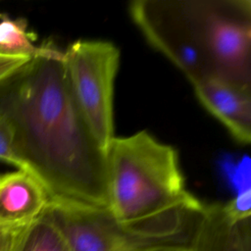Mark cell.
<instances>
[{
	"label": "cell",
	"instance_id": "30bf717a",
	"mask_svg": "<svg viewBox=\"0 0 251 251\" xmlns=\"http://www.w3.org/2000/svg\"><path fill=\"white\" fill-rule=\"evenodd\" d=\"M34 40L35 35L28 30L25 19H12L6 13H0V53L32 57L39 50V46L33 44Z\"/></svg>",
	"mask_w": 251,
	"mask_h": 251
},
{
	"label": "cell",
	"instance_id": "7a4b0ae2",
	"mask_svg": "<svg viewBox=\"0 0 251 251\" xmlns=\"http://www.w3.org/2000/svg\"><path fill=\"white\" fill-rule=\"evenodd\" d=\"M129 14L192 85L220 78L251 87L249 0H138Z\"/></svg>",
	"mask_w": 251,
	"mask_h": 251
},
{
	"label": "cell",
	"instance_id": "6da1fadb",
	"mask_svg": "<svg viewBox=\"0 0 251 251\" xmlns=\"http://www.w3.org/2000/svg\"><path fill=\"white\" fill-rule=\"evenodd\" d=\"M0 115L21 170L50 198L107 209V154L72 94L64 53L49 43L0 82Z\"/></svg>",
	"mask_w": 251,
	"mask_h": 251
},
{
	"label": "cell",
	"instance_id": "8992f818",
	"mask_svg": "<svg viewBox=\"0 0 251 251\" xmlns=\"http://www.w3.org/2000/svg\"><path fill=\"white\" fill-rule=\"evenodd\" d=\"M201 104L242 143L251 140V87L220 78H207L193 84Z\"/></svg>",
	"mask_w": 251,
	"mask_h": 251
},
{
	"label": "cell",
	"instance_id": "9c48e42d",
	"mask_svg": "<svg viewBox=\"0 0 251 251\" xmlns=\"http://www.w3.org/2000/svg\"><path fill=\"white\" fill-rule=\"evenodd\" d=\"M15 251H71L46 209L22 231Z\"/></svg>",
	"mask_w": 251,
	"mask_h": 251
},
{
	"label": "cell",
	"instance_id": "9a60e30c",
	"mask_svg": "<svg viewBox=\"0 0 251 251\" xmlns=\"http://www.w3.org/2000/svg\"><path fill=\"white\" fill-rule=\"evenodd\" d=\"M186 241L187 240H175L147 243L137 246L128 251H185Z\"/></svg>",
	"mask_w": 251,
	"mask_h": 251
},
{
	"label": "cell",
	"instance_id": "3957f363",
	"mask_svg": "<svg viewBox=\"0 0 251 251\" xmlns=\"http://www.w3.org/2000/svg\"><path fill=\"white\" fill-rule=\"evenodd\" d=\"M107 187L110 216L146 242L186 239L204 207L185 187L176 150L145 130L112 139Z\"/></svg>",
	"mask_w": 251,
	"mask_h": 251
},
{
	"label": "cell",
	"instance_id": "8fae6325",
	"mask_svg": "<svg viewBox=\"0 0 251 251\" xmlns=\"http://www.w3.org/2000/svg\"><path fill=\"white\" fill-rule=\"evenodd\" d=\"M226 215L233 222L251 218V188L247 187L237 192L228 202L223 204Z\"/></svg>",
	"mask_w": 251,
	"mask_h": 251
},
{
	"label": "cell",
	"instance_id": "4fadbf2b",
	"mask_svg": "<svg viewBox=\"0 0 251 251\" xmlns=\"http://www.w3.org/2000/svg\"><path fill=\"white\" fill-rule=\"evenodd\" d=\"M31 57L23 55H5L0 53V82L13 75Z\"/></svg>",
	"mask_w": 251,
	"mask_h": 251
},
{
	"label": "cell",
	"instance_id": "5bb4252c",
	"mask_svg": "<svg viewBox=\"0 0 251 251\" xmlns=\"http://www.w3.org/2000/svg\"><path fill=\"white\" fill-rule=\"evenodd\" d=\"M26 226H9L0 225V251H15L19 237Z\"/></svg>",
	"mask_w": 251,
	"mask_h": 251
},
{
	"label": "cell",
	"instance_id": "7c38bea8",
	"mask_svg": "<svg viewBox=\"0 0 251 251\" xmlns=\"http://www.w3.org/2000/svg\"><path fill=\"white\" fill-rule=\"evenodd\" d=\"M0 161L14 165L21 170V162L18 159L13 144V133L5 119L0 115Z\"/></svg>",
	"mask_w": 251,
	"mask_h": 251
},
{
	"label": "cell",
	"instance_id": "ba28073f",
	"mask_svg": "<svg viewBox=\"0 0 251 251\" xmlns=\"http://www.w3.org/2000/svg\"><path fill=\"white\" fill-rule=\"evenodd\" d=\"M50 197L42 184L23 170L0 174V225L26 226L46 209Z\"/></svg>",
	"mask_w": 251,
	"mask_h": 251
},
{
	"label": "cell",
	"instance_id": "5b68a950",
	"mask_svg": "<svg viewBox=\"0 0 251 251\" xmlns=\"http://www.w3.org/2000/svg\"><path fill=\"white\" fill-rule=\"evenodd\" d=\"M46 212L71 251H128L143 244L155 243L128 234L104 208L50 198Z\"/></svg>",
	"mask_w": 251,
	"mask_h": 251
},
{
	"label": "cell",
	"instance_id": "52a82bcc",
	"mask_svg": "<svg viewBox=\"0 0 251 251\" xmlns=\"http://www.w3.org/2000/svg\"><path fill=\"white\" fill-rule=\"evenodd\" d=\"M185 251H251V221H231L223 204L204 205L187 237Z\"/></svg>",
	"mask_w": 251,
	"mask_h": 251
},
{
	"label": "cell",
	"instance_id": "277c9868",
	"mask_svg": "<svg viewBox=\"0 0 251 251\" xmlns=\"http://www.w3.org/2000/svg\"><path fill=\"white\" fill-rule=\"evenodd\" d=\"M64 53L70 88L86 125L107 154L114 135V82L119 49L109 41L77 40Z\"/></svg>",
	"mask_w": 251,
	"mask_h": 251
}]
</instances>
